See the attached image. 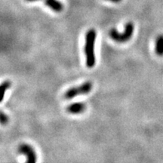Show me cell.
<instances>
[{
    "instance_id": "cell-1",
    "label": "cell",
    "mask_w": 163,
    "mask_h": 163,
    "mask_svg": "<svg viewBox=\"0 0 163 163\" xmlns=\"http://www.w3.org/2000/svg\"><path fill=\"white\" fill-rule=\"evenodd\" d=\"M97 38V32L94 29H90L85 34L84 53L85 56V64L88 68H93L96 63L94 52V45Z\"/></svg>"
},
{
    "instance_id": "cell-7",
    "label": "cell",
    "mask_w": 163,
    "mask_h": 163,
    "mask_svg": "<svg viewBox=\"0 0 163 163\" xmlns=\"http://www.w3.org/2000/svg\"><path fill=\"white\" fill-rule=\"evenodd\" d=\"M155 51L159 56H163V35L157 36L155 42Z\"/></svg>"
},
{
    "instance_id": "cell-8",
    "label": "cell",
    "mask_w": 163,
    "mask_h": 163,
    "mask_svg": "<svg viewBox=\"0 0 163 163\" xmlns=\"http://www.w3.org/2000/svg\"><path fill=\"white\" fill-rule=\"evenodd\" d=\"M11 86V82L8 80H6V81H4L2 84H1V91H2V97H1V100L0 101L2 102L3 100V98L5 97V94L6 92L8 90Z\"/></svg>"
},
{
    "instance_id": "cell-5",
    "label": "cell",
    "mask_w": 163,
    "mask_h": 163,
    "mask_svg": "<svg viewBox=\"0 0 163 163\" xmlns=\"http://www.w3.org/2000/svg\"><path fill=\"white\" fill-rule=\"evenodd\" d=\"M86 105L83 102H75L67 106V111L70 114H80L85 112Z\"/></svg>"
},
{
    "instance_id": "cell-11",
    "label": "cell",
    "mask_w": 163,
    "mask_h": 163,
    "mask_svg": "<svg viewBox=\"0 0 163 163\" xmlns=\"http://www.w3.org/2000/svg\"><path fill=\"white\" fill-rule=\"evenodd\" d=\"M26 1L30 2H36V1H39V0H26Z\"/></svg>"
},
{
    "instance_id": "cell-3",
    "label": "cell",
    "mask_w": 163,
    "mask_h": 163,
    "mask_svg": "<svg viewBox=\"0 0 163 163\" xmlns=\"http://www.w3.org/2000/svg\"><path fill=\"white\" fill-rule=\"evenodd\" d=\"M92 88L93 85L91 82H85L79 86H75V87L67 89L63 94V97L67 100H71L79 95L88 94L92 90Z\"/></svg>"
},
{
    "instance_id": "cell-10",
    "label": "cell",
    "mask_w": 163,
    "mask_h": 163,
    "mask_svg": "<svg viewBox=\"0 0 163 163\" xmlns=\"http://www.w3.org/2000/svg\"><path fill=\"white\" fill-rule=\"evenodd\" d=\"M107 1H110L112 3H119V2H122V0H107Z\"/></svg>"
},
{
    "instance_id": "cell-4",
    "label": "cell",
    "mask_w": 163,
    "mask_h": 163,
    "mask_svg": "<svg viewBox=\"0 0 163 163\" xmlns=\"http://www.w3.org/2000/svg\"><path fill=\"white\" fill-rule=\"evenodd\" d=\"M18 152L27 157V162L34 163L37 161V154L31 145L28 143H21L18 147Z\"/></svg>"
},
{
    "instance_id": "cell-9",
    "label": "cell",
    "mask_w": 163,
    "mask_h": 163,
    "mask_svg": "<svg viewBox=\"0 0 163 163\" xmlns=\"http://www.w3.org/2000/svg\"><path fill=\"white\" fill-rule=\"evenodd\" d=\"M8 116L3 112V111H1L0 112V122L2 125H6V124L8 122Z\"/></svg>"
},
{
    "instance_id": "cell-6",
    "label": "cell",
    "mask_w": 163,
    "mask_h": 163,
    "mask_svg": "<svg viewBox=\"0 0 163 163\" xmlns=\"http://www.w3.org/2000/svg\"><path fill=\"white\" fill-rule=\"evenodd\" d=\"M44 2L49 8L54 12H61L63 10V3L59 0H44Z\"/></svg>"
},
{
    "instance_id": "cell-2",
    "label": "cell",
    "mask_w": 163,
    "mask_h": 163,
    "mask_svg": "<svg viewBox=\"0 0 163 163\" xmlns=\"http://www.w3.org/2000/svg\"><path fill=\"white\" fill-rule=\"evenodd\" d=\"M134 31V25L132 22H128L125 26L123 33H119L117 30L111 29L110 31V37L114 42L118 43H125L131 39Z\"/></svg>"
}]
</instances>
